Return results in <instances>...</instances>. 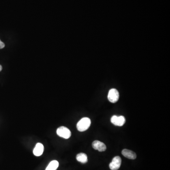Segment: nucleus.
<instances>
[{
  "instance_id": "f257e3e1",
  "label": "nucleus",
  "mask_w": 170,
  "mask_h": 170,
  "mask_svg": "<svg viewBox=\"0 0 170 170\" xmlns=\"http://www.w3.org/2000/svg\"><path fill=\"white\" fill-rule=\"evenodd\" d=\"M91 120L88 117H84L81 119L77 124L78 130L80 132L86 131L90 127Z\"/></svg>"
},
{
  "instance_id": "f03ea898",
  "label": "nucleus",
  "mask_w": 170,
  "mask_h": 170,
  "mask_svg": "<svg viewBox=\"0 0 170 170\" xmlns=\"http://www.w3.org/2000/svg\"><path fill=\"white\" fill-rule=\"evenodd\" d=\"M56 132L59 136L65 139H69L72 135L69 129L64 126H62L58 128Z\"/></svg>"
},
{
  "instance_id": "7ed1b4c3",
  "label": "nucleus",
  "mask_w": 170,
  "mask_h": 170,
  "mask_svg": "<svg viewBox=\"0 0 170 170\" xmlns=\"http://www.w3.org/2000/svg\"><path fill=\"white\" fill-rule=\"evenodd\" d=\"M119 93L117 89L113 88L110 90L108 95L109 101L112 103H116L119 99Z\"/></svg>"
},
{
  "instance_id": "20e7f679",
  "label": "nucleus",
  "mask_w": 170,
  "mask_h": 170,
  "mask_svg": "<svg viewBox=\"0 0 170 170\" xmlns=\"http://www.w3.org/2000/svg\"><path fill=\"white\" fill-rule=\"evenodd\" d=\"M111 123L117 126H123L126 122L125 117L123 116H117L114 115L111 119Z\"/></svg>"
},
{
  "instance_id": "39448f33",
  "label": "nucleus",
  "mask_w": 170,
  "mask_h": 170,
  "mask_svg": "<svg viewBox=\"0 0 170 170\" xmlns=\"http://www.w3.org/2000/svg\"><path fill=\"white\" fill-rule=\"evenodd\" d=\"M121 164V158L119 156H115L113 158L112 162L110 164V168L112 170H118L120 168Z\"/></svg>"
},
{
  "instance_id": "423d86ee",
  "label": "nucleus",
  "mask_w": 170,
  "mask_h": 170,
  "mask_svg": "<svg viewBox=\"0 0 170 170\" xmlns=\"http://www.w3.org/2000/svg\"><path fill=\"white\" fill-rule=\"evenodd\" d=\"M92 146L93 149L98 150L99 152H104L106 149V146L105 144L98 140H95L92 143Z\"/></svg>"
},
{
  "instance_id": "0eeeda50",
  "label": "nucleus",
  "mask_w": 170,
  "mask_h": 170,
  "mask_svg": "<svg viewBox=\"0 0 170 170\" xmlns=\"http://www.w3.org/2000/svg\"><path fill=\"white\" fill-rule=\"evenodd\" d=\"M43 150H44V147L43 145L40 143H37L33 150V153L36 156H41L43 153Z\"/></svg>"
},
{
  "instance_id": "6e6552de",
  "label": "nucleus",
  "mask_w": 170,
  "mask_h": 170,
  "mask_svg": "<svg viewBox=\"0 0 170 170\" xmlns=\"http://www.w3.org/2000/svg\"><path fill=\"white\" fill-rule=\"evenodd\" d=\"M123 156L126 158L130 159H135L136 157V155L135 152L130 150L125 149L123 150L121 152Z\"/></svg>"
},
{
  "instance_id": "1a4fd4ad",
  "label": "nucleus",
  "mask_w": 170,
  "mask_h": 170,
  "mask_svg": "<svg viewBox=\"0 0 170 170\" xmlns=\"http://www.w3.org/2000/svg\"><path fill=\"white\" fill-rule=\"evenodd\" d=\"M76 159L78 161L83 164H85L88 161L87 155L85 153H81L78 154L76 156Z\"/></svg>"
},
{
  "instance_id": "9d476101",
  "label": "nucleus",
  "mask_w": 170,
  "mask_h": 170,
  "mask_svg": "<svg viewBox=\"0 0 170 170\" xmlns=\"http://www.w3.org/2000/svg\"><path fill=\"white\" fill-rule=\"evenodd\" d=\"M59 166V162L57 161L53 160L49 163L46 170H56Z\"/></svg>"
},
{
  "instance_id": "9b49d317",
  "label": "nucleus",
  "mask_w": 170,
  "mask_h": 170,
  "mask_svg": "<svg viewBox=\"0 0 170 170\" xmlns=\"http://www.w3.org/2000/svg\"><path fill=\"white\" fill-rule=\"evenodd\" d=\"M5 47V44L0 40V49H2Z\"/></svg>"
},
{
  "instance_id": "f8f14e48",
  "label": "nucleus",
  "mask_w": 170,
  "mask_h": 170,
  "mask_svg": "<svg viewBox=\"0 0 170 170\" xmlns=\"http://www.w3.org/2000/svg\"><path fill=\"white\" fill-rule=\"evenodd\" d=\"M2 67L1 65H0V72H1L2 70Z\"/></svg>"
}]
</instances>
